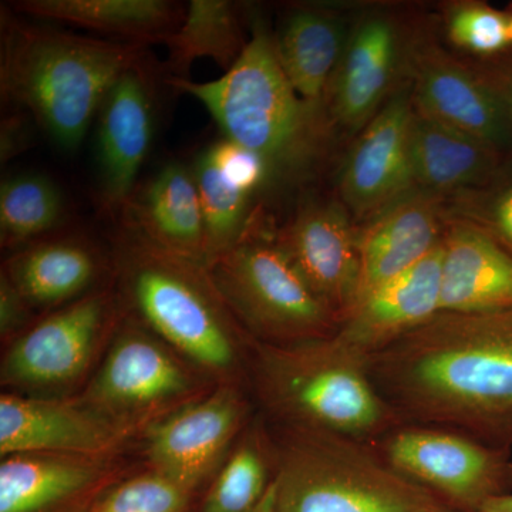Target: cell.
Wrapping results in <instances>:
<instances>
[{
  "instance_id": "24",
  "label": "cell",
  "mask_w": 512,
  "mask_h": 512,
  "mask_svg": "<svg viewBox=\"0 0 512 512\" xmlns=\"http://www.w3.org/2000/svg\"><path fill=\"white\" fill-rule=\"evenodd\" d=\"M110 457L23 453L0 464V512H55L97 488Z\"/></svg>"
},
{
  "instance_id": "15",
  "label": "cell",
  "mask_w": 512,
  "mask_h": 512,
  "mask_svg": "<svg viewBox=\"0 0 512 512\" xmlns=\"http://www.w3.org/2000/svg\"><path fill=\"white\" fill-rule=\"evenodd\" d=\"M412 87H402L353 137L342 161L336 197L357 225L414 191L410 163Z\"/></svg>"
},
{
  "instance_id": "34",
  "label": "cell",
  "mask_w": 512,
  "mask_h": 512,
  "mask_svg": "<svg viewBox=\"0 0 512 512\" xmlns=\"http://www.w3.org/2000/svg\"><path fill=\"white\" fill-rule=\"evenodd\" d=\"M208 150L222 174L241 190L255 195L268 188V167L254 151L227 138L212 144Z\"/></svg>"
},
{
  "instance_id": "7",
  "label": "cell",
  "mask_w": 512,
  "mask_h": 512,
  "mask_svg": "<svg viewBox=\"0 0 512 512\" xmlns=\"http://www.w3.org/2000/svg\"><path fill=\"white\" fill-rule=\"evenodd\" d=\"M215 288L249 338L293 345L329 338L339 320L316 298L275 241L249 222L247 232L207 265Z\"/></svg>"
},
{
  "instance_id": "1",
  "label": "cell",
  "mask_w": 512,
  "mask_h": 512,
  "mask_svg": "<svg viewBox=\"0 0 512 512\" xmlns=\"http://www.w3.org/2000/svg\"><path fill=\"white\" fill-rule=\"evenodd\" d=\"M367 367L403 423L512 450V309L437 313Z\"/></svg>"
},
{
  "instance_id": "11",
  "label": "cell",
  "mask_w": 512,
  "mask_h": 512,
  "mask_svg": "<svg viewBox=\"0 0 512 512\" xmlns=\"http://www.w3.org/2000/svg\"><path fill=\"white\" fill-rule=\"evenodd\" d=\"M409 82L414 109L512 158V124L503 100L476 63L441 42L437 20L429 16L414 40Z\"/></svg>"
},
{
  "instance_id": "13",
  "label": "cell",
  "mask_w": 512,
  "mask_h": 512,
  "mask_svg": "<svg viewBox=\"0 0 512 512\" xmlns=\"http://www.w3.org/2000/svg\"><path fill=\"white\" fill-rule=\"evenodd\" d=\"M245 413L237 387L221 383L146 427L148 463L191 494L218 470Z\"/></svg>"
},
{
  "instance_id": "39",
  "label": "cell",
  "mask_w": 512,
  "mask_h": 512,
  "mask_svg": "<svg viewBox=\"0 0 512 512\" xmlns=\"http://www.w3.org/2000/svg\"><path fill=\"white\" fill-rule=\"evenodd\" d=\"M252 512H276V491L274 480H272L271 485H269L264 498L259 501V504L256 505Z\"/></svg>"
},
{
  "instance_id": "30",
  "label": "cell",
  "mask_w": 512,
  "mask_h": 512,
  "mask_svg": "<svg viewBox=\"0 0 512 512\" xmlns=\"http://www.w3.org/2000/svg\"><path fill=\"white\" fill-rule=\"evenodd\" d=\"M259 427L249 431L215 477L202 512H252L264 498L269 480V448Z\"/></svg>"
},
{
  "instance_id": "16",
  "label": "cell",
  "mask_w": 512,
  "mask_h": 512,
  "mask_svg": "<svg viewBox=\"0 0 512 512\" xmlns=\"http://www.w3.org/2000/svg\"><path fill=\"white\" fill-rule=\"evenodd\" d=\"M137 429L79 399L0 397V454L110 457Z\"/></svg>"
},
{
  "instance_id": "36",
  "label": "cell",
  "mask_w": 512,
  "mask_h": 512,
  "mask_svg": "<svg viewBox=\"0 0 512 512\" xmlns=\"http://www.w3.org/2000/svg\"><path fill=\"white\" fill-rule=\"evenodd\" d=\"M28 117L23 114H12L2 121L0 133V158L2 164L10 158L19 156L29 143Z\"/></svg>"
},
{
  "instance_id": "35",
  "label": "cell",
  "mask_w": 512,
  "mask_h": 512,
  "mask_svg": "<svg viewBox=\"0 0 512 512\" xmlns=\"http://www.w3.org/2000/svg\"><path fill=\"white\" fill-rule=\"evenodd\" d=\"M30 308L28 301L20 295L8 276H0V330L3 339L18 333L29 319Z\"/></svg>"
},
{
  "instance_id": "2",
  "label": "cell",
  "mask_w": 512,
  "mask_h": 512,
  "mask_svg": "<svg viewBox=\"0 0 512 512\" xmlns=\"http://www.w3.org/2000/svg\"><path fill=\"white\" fill-rule=\"evenodd\" d=\"M167 83L200 101L224 138L265 161L266 190L315 183L343 137L325 103L302 99L293 89L276 59L271 30L256 16L247 49L220 79L200 83L170 77Z\"/></svg>"
},
{
  "instance_id": "22",
  "label": "cell",
  "mask_w": 512,
  "mask_h": 512,
  "mask_svg": "<svg viewBox=\"0 0 512 512\" xmlns=\"http://www.w3.org/2000/svg\"><path fill=\"white\" fill-rule=\"evenodd\" d=\"M353 6H292L272 33L276 59L302 99L325 103L352 20Z\"/></svg>"
},
{
  "instance_id": "33",
  "label": "cell",
  "mask_w": 512,
  "mask_h": 512,
  "mask_svg": "<svg viewBox=\"0 0 512 512\" xmlns=\"http://www.w3.org/2000/svg\"><path fill=\"white\" fill-rule=\"evenodd\" d=\"M188 498V491L150 468L111 488L89 512H184Z\"/></svg>"
},
{
  "instance_id": "10",
  "label": "cell",
  "mask_w": 512,
  "mask_h": 512,
  "mask_svg": "<svg viewBox=\"0 0 512 512\" xmlns=\"http://www.w3.org/2000/svg\"><path fill=\"white\" fill-rule=\"evenodd\" d=\"M181 359L154 333L127 320L82 399L111 419L146 429L197 399L201 384Z\"/></svg>"
},
{
  "instance_id": "40",
  "label": "cell",
  "mask_w": 512,
  "mask_h": 512,
  "mask_svg": "<svg viewBox=\"0 0 512 512\" xmlns=\"http://www.w3.org/2000/svg\"><path fill=\"white\" fill-rule=\"evenodd\" d=\"M508 15V26H510V42H511V50H512V5L507 9Z\"/></svg>"
},
{
  "instance_id": "3",
  "label": "cell",
  "mask_w": 512,
  "mask_h": 512,
  "mask_svg": "<svg viewBox=\"0 0 512 512\" xmlns=\"http://www.w3.org/2000/svg\"><path fill=\"white\" fill-rule=\"evenodd\" d=\"M148 66L147 46L18 20L2 9L0 90L63 150L80 147L111 87Z\"/></svg>"
},
{
  "instance_id": "32",
  "label": "cell",
  "mask_w": 512,
  "mask_h": 512,
  "mask_svg": "<svg viewBox=\"0 0 512 512\" xmlns=\"http://www.w3.org/2000/svg\"><path fill=\"white\" fill-rule=\"evenodd\" d=\"M448 220L467 222L512 256V158L483 185L443 198Z\"/></svg>"
},
{
  "instance_id": "19",
  "label": "cell",
  "mask_w": 512,
  "mask_h": 512,
  "mask_svg": "<svg viewBox=\"0 0 512 512\" xmlns=\"http://www.w3.org/2000/svg\"><path fill=\"white\" fill-rule=\"evenodd\" d=\"M441 245L420 264L356 303L336 335L366 357L440 313Z\"/></svg>"
},
{
  "instance_id": "6",
  "label": "cell",
  "mask_w": 512,
  "mask_h": 512,
  "mask_svg": "<svg viewBox=\"0 0 512 512\" xmlns=\"http://www.w3.org/2000/svg\"><path fill=\"white\" fill-rule=\"evenodd\" d=\"M274 451L276 512L451 510L397 473L367 441L284 426Z\"/></svg>"
},
{
  "instance_id": "28",
  "label": "cell",
  "mask_w": 512,
  "mask_h": 512,
  "mask_svg": "<svg viewBox=\"0 0 512 512\" xmlns=\"http://www.w3.org/2000/svg\"><path fill=\"white\" fill-rule=\"evenodd\" d=\"M62 192L39 174L13 175L0 185V239L20 247L55 229L63 220Z\"/></svg>"
},
{
  "instance_id": "20",
  "label": "cell",
  "mask_w": 512,
  "mask_h": 512,
  "mask_svg": "<svg viewBox=\"0 0 512 512\" xmlns=\"http://www.w3.org/2000/svg\"><path fill=\"white\" fill-rule=\"evenodd\" d=\"M441 256L440 312L512 309V256L467 222L448 220Z\"/></svg>"
},
{
  "instance_id": "9",
  "label": "cell",
  "mask_w": 512,
  "mask_h": 512,
  "mask_svg": "<svg viewBox=\"0 0 512 512\" xmlns=\"http://www.w3.org/2000/svg\"><path fill=\"white\" fill-rule=\"evenodd\" d=\"M373 446L397 473L436 495L451 510L480 512L512 493V454L466 434L400 424Z\"/></svg>"
},
{
  "instance_id": "18",
  "label": "cell",
  "mask_w": 512,
  "mask_h": 512,
  "mask_svg": "<svg viewBox=\"0 0 512 512\" xmlns=\"http://www.w3.org/2000/svg\"><path fill=\"white\" fill-rule=\"evenodd\" d=\"M447 222L443 198L414 190L357 225L360 275L356 303L436 251Z\"/></svg>"
},
{
  "instance_id": "8",
  "label": "cell",
  "mask_w": 512,
  "mask_h": 512,
  "mask_svg": "<svg viewBox=\"0 0 512 512\" xmlns=\"http://www.w3.org/2000/svg\"><path fill=\"white\" fill-rule=\"evenodd\" d=\"M424 16L397 3L353 6L348 39L325 96L330 119L343 137H355L409 83Z\"/></svg>"
},
{
  "instance_id": "14",
  "label": "cell",
  "mask_w": 512,
  "mask_h": 512,
  "mask_svg": "<svg viewBox=\"0 0 512 512\" xmlns=\"http://www.w3.org/2000/svg\"><path fill=\"white\" fill-rule=\"evenodd\" d=\"M275 241L340 325L355 306L360 275L357 224L345 205L338 197L301 202Z\"/></svg>"
},
{
  "instance_id": "17",
  "label": "cell",
  "mask_w": 512,
  "mask_h": 512,
  "mask_svg": "<svg viewBox=\"0 0 512 512\" xmlns=\"http://www.w3.org/2000/svg\"><path fill=\"white\" fill-rule=\"evenodd\" d=\"M148 66L128 70L111 87L99 111L97 168L101 204L119 215L137 190V178L154 133Z\"/></svg>"
},
{
  "instance_id": "31",
  "label": "cell",
  "mask_w": 512,
  "mask_h": 512,
  "mask_svg": "<svg viewBox=\"0 0 512 512\" xmlns=\"http://www.w3.org/2000/svg\"><path fill=\"white\" fill-rule=\"evenodd\" d=\"M439 28L447 43L473 62H494L511 50L507 10L480 0L441 5Z\"/></svg>"
},
{
  "instance_id": "4",
  "label": "cell",
  "mask_w": 512,
  "mask_h": 512,
  "mask_svg": "<svg viewBox=\"0 0 512 512\" xmlns=\"http://www.w3.org/2000/svg\"><path fill=\"white\" fill-rule=\"evenodd\" d=\"M256 393L284 426L379 440L403 420L376 389L367 357L338 335L269 345L249 338Z\"/></svg>"
},
{
  "instance_id": "12",
  "label": "cell",
  "mask_w": 512,
  "mask_h": 512,
  "mask_svg": "<svg viewBox=\"0 0 512 512\" xmlns=\"http://www.w3.org/2000/svg\"><path fill=\"white\" fill-rule=\"evenodd\" d=\"M116 315L107 291L87 293L30 326L13 340L2 362V383L26 392H49L79 380Z\"/></svg>"
},
{
  "instance_id": "25",
  "label": "cell",
  "mask_w": 512,
  "mask_h": 512,
  "mask_svg": "<svg viewBox=\"0 0 512 512\" xmlns=\"http://www.w3.org/2000/svg\"><path fill=\"white\" fill-rule=\"evenodd\" d=\"M16 12L57 20L136 45H167L185 8L170 0H20Z\"/></svg>"
},
{
  "instance_id": "38",
  "label": "cell",
  "mask_w": 512,
  "mask_h": 512,
  "mask_svg": "<svg viewBox=\"0 0 512 512\" xmlns=\"http://www.w3.org/2000/svg\"><path fill=\"white\" fill-rule=\"evenodd\" d=\"M480 512H512V493L493 498L483 505Z\"/></svg>"
},
{
  "instance_id": "37",
  "label": "cell",
  "mask_w": 512,
  "mask_h": 512,
  "mask_svg": "<svg viewBox=\"0 0 512 512\" xmlns=\"http://www.w3.org/2000/svg\"><path fill=\"white\" fill-rule=\"evenodd\" d=\"M473 62V60H471ZM478 70L488 83L493 86L500 99L503 100L505 110L512 124V62L507 59H498L494 62H474Z\"/></svg>"
},
{
  "instance_id": "5",
  "label": "cell",
  "mask_w": 512,
  "mask_h": 512,
  "mask_svg": "<svg viewBox=\"0 0 512 512\" xmlns=\"http://www.w3.org/2000/svg\"><path fill=\"white\" fill-rule=\"evenodd\" d=\"M121 291L141 322L200 372L231 383L244 333L207 266L164 251L120 222Z\"/></svg>"
},
{
  "instance_id": "41",
  "label": "cell",
  "mask_w": 512,
  "mask_h": 512,
  "mask_svg": "<svg viewBox=\"0 0 512 512\" xmlns=\"http://www.w3.org/2000/svg\"><path fill=\"white\" fill-rule=\"evenodd\" d=\"M443 512H460V511L447 510V511H443Z\"/></svg>"
},
{
  "instance_id": "23",
  "label": "cell",
  "mask_w": 512,
  "mask_h": 512,
  "mask_svg": "<svg viewBox=\"0 0 512 512\" xmlns=\"http://www.w3.org/2000/svg\"><path fill=\"white\" fill-rule=\"evenodd\" d=\"M510 158L414 109L410 163L414 190L447 198L490 181Z\"/></svg>"
},
{
  "instance_id": "27",
  "label": "cell",
  "mask_w": 512,
  "mask_h": 512,
  "mask_svg": "<svg viewBox=\"0 0 512 512\" xmlns=\"http://www.w3.org/2000/svg\"><path fill=\"white\" fill-rule=\"evenodd\" d=\"M251 39L244 8L229 0H191L184 18L167 42L165 66L170 77L188 79L192 63L198 59L214 60L228 72L238 62Z\"/></svg>"
},
{
  "instance_id": "21",
  "label": "cell",
  "mask_w": 512,
  "mask_h": 512,
  "mask_svg": "<svg viewBox=\"0 0 512 512\" xmlns=\"http://www.w3.org/2000/svg\"><path fill=\"white\" fill-rule=\"evenodd\" d=\"M119 217L164 251L207 265L204 212L194 174L185 165H164L134 191Z\"/></svg>"
},
{
  "instance_id": "26",
  "label": "cell",
  "mask_w": 512,
  "mask_h": 512,
  "mask_svg": "<svg viewBox=\"0 0 512 512\" xmlns=\"http://www.w3.org/2000/svg\"><path fill=\"white\" fill-rule=\"evenodd\" d=\"M32 308L74 302L87 295L100 272L99 256L86 242L49 239L20 249L2 269Z\"/></svg>"
},
{
  "instance_id": "29",
  "label": "cell",
  "mask_w": 512,
  "mask_h": 512,
  "mask_svg": "<svg viewBox=\"0 0 512 512\" xmlns=\"http://www.w3.org/2000/svg\"><path fill=\"white\" fill-rule=\"evenodd\" d=\"M207 228V265L244 237L251 222V198L222 174L210 150L202 151L191 168ZM205 265V266H207Z\"/></svg>"
}]
</instances>
